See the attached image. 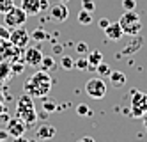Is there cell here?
Wrapping results in <instances>:
<instances>
[{"instance_id":"obj_33","label":"cell","mask_w":147,"mask_h":142,"mask_svg":"<svg viewBox=\"0 0 147 142\" xmlns=\"http://www.w3.org/2000/svg\"><path fill=\"white\" fill-rule=\"evenodd\" d=\"M7 137H9V133L5 132V130H0V142H4V140H7Z\"/></svg>"},{"instance_id":"obj_9","label":"cell","mask_w":147,"mask_h":142,"mask_svg":"<svg viewBox=\"0 0 147 142\" xmlns=\"http://www.w3.org/2000/svg\"><path fill=\"white\" fill-rule=\"evenodd\" d=\"M50 16L53 21H59V23H62V21H66L69 18V9L64 2H59L55 5L50 7Z\"/></svg>"},{"instance_id":"obj_39","label":"cell","mask_w":147,"mask_h":142,"mask_svg":"<svg viewBox=\"0 0 147 142\" xmlns=\"http://www.w3.org/2000/svg\"><path fill=\"white\" fill-rule=\"evenodd\" d=\"M4 142H5V140H4Z\"/></svg>"},{"instance_id":"obj_1","label":"cell","mask_w":147,"mask_h":142,"mask_svg":"<svg viewBox=\"0 0 147 142\" xmlns=\"http://www.w3.org/2000/svg\"><path fill=\"white\" fill-rule=\"evenodd\" d=\"M51 84H53L51 82V76L43 69V71L34 73L25 82L23 91H25V94L32 96V98H43V96H48V92L51 89Z\"/></svg>"},{"instance_id":"obj_20","label":"cell","mask_w":147,"mask_h":142,"mask_svg":"<svg viewBox=\"0 0 147 142\" xmlns=\"http://www.w3.org/2000/svg\"><path fill=\"white\" fill-rule=\"evenodd\" d=\"M75 68H78V69H82V71L89 69V60H87V55H80V57H76V60H75Z\"/></svg>"},{"instance_id":"obj_25","label":"cell","mask_w":147,"mask_h":142,"mask_svg":"<svg viewBox=\"0 0 147 142\" xmlns=\"http://www.w3.org/2000/svg\"><path fill=\"white\" fill-rule=\"evenodd\" d=\"M82 9L89 11V13H94L96 11V2L94 0H82Z\"/></svg>"},{"instance_id":"obj_12","label":"cell","mask_w":147,"mask_h":142,"mask_svg":"<svg viewBox=\"0 0 147 142\" xmlns=\"http://www.w3.org/2000/svg\"><path fill=\"white\" fill-rule=\"evenodd\" d=\"M55 133H57V128L51 126V124H41L36 130V135L39 140H50V139L55 137Z\"/></svg>"},{"instance_id":"obj_27","label":"cell","mask_w":147,"mask_h":142,"mask_svg":"<svg viewBox=\"0 0 147 142\" xmlns=\"http://www.w3.org/2000/svg\"><path fill=\"white\" fill-rule=\"evenodd\" d=\"M76 114H78V116H90L92 112H90V108H89L85 103H80V105L76 107Z\"/></svg>"},{"instance_id":"obj_11","label":"cell","mask_w":147,"mask_h":142,"mask_svg":"<svg viewBox=\"0 0 147 142\" xmlns=\"http://www.w3.org/2000/svg\"><path fill=\"white\" fill-rule=\"evenodd\" d=\"M105 30V36H107V39H110V41H119L122 36H124V32H122V29H121V23L119 21H115V23H112L110 21V25L107 27V29H103Z\"/></svg>"},{"instance_id":"obj_8","label":"cell","mask_w":147,"mask_h":142,"mask_svg":"<svg viewBox=\"0 0 147 142\" xmlns=\"http://www.w3.org/2000/svg\"><path fill=\"white\" fill-rule=\"evenodd\" d=\"M25 130H27V123L23 121V119H20L18 116L14 119H9V121H7V130H5V132L9 133V137L16 139L20 135H23Z\"/></svg>"},{"instance_id":"obj_3","label":"cell","mask_w":147,"mask_h":142,"mask_svg":"<svg viewBox=\"0 0 147 142\" xmlns=\"http://www.w3.org/2000/svg\"><path fill=\"white\" fill-rule=\"evenodd\" d=\"M121 23V29L124 34L128 36H138L140 30H142V21H140V14L136 13V11H126L122 14V18L119 20Z\"/></svg>"},{"instance_id":"obj_32","label":"cell","mask_w":147,"mask_h":142,"mask_svg":"<svg viewBox=\"0 0 147 142\" xmlns=\"http://www.w3.org/2000/svg\"><path fill=\"white\" fill-rule=\"evenodd\" d=\"M39 5H41V11H46L50 7V2L48 0H39Z\"/></svg>"},{"instance_id":"obj_34","label":"cell","mask_w":147,"mask_h":142,"mask_svg":"<svg viewBox=\"0 0 147 142\" xmlns=\"http://www.w3.org/2000/svg\"><path fill=\"white\" fill-rule=\"evenodd\" d=\"M53 53H62V46L57 43H53Z\"/></svg>"},{"instance_id":"obj_14","label":"cell","mask_w":147,"mask_h":142,"mask_svg":"<svg viewBox=\"0 0 147 142\" xmlns=\"http://www.w3.org/2000/svg\"><path fill=\"white\" fill-rule=\"evenodd\" d=\"M87 60H89V69H92V71H96V66L99 62H103V53L99 52V50H89V53H87Z\"/></svg>"},{"instance_id":"obj_31","label":"cell","mask_w":147,"mask_h":142,"mask_svg":"<svg viewBox=\"0 0 147 142\" xmlns=\"http://www.w3.org/2000/svg\"><path fill=\"white\" fill-rule=\"evenodd\" d=\"M98 25H99V29H107V27L110 25V21H108L107 18H101V20L98 21Z\"/></svg>"},{"instance_id":"obj_19","label":"cell","mask_w":147,"mask_h":142,"mask_svg":"<svg viewBox=\"0 0 147 142\" xmlns=\"http://www.w3.org/2000/svg\"><path fill=\"white\" fill-rule=\"evenodd\" d=\"M43 108H45V112H53L55 108H57V103L51 100V98L43 96Z\"/></svg>"},{"instance_id":"obj_5","label":"cell","mask_w":147,"mask_h":142,"mask_svg":"<svg viewBox=\"0 0 147 142\" xmlns=\"http://www.w3.org/2000/svg\"><path fill=\"white\" fill-rule=\"evenodd\" d=\"M131 116L133 117H144L147 114V94L142 91H131Z\"/></svg>"},{"instance_id":"obj_4","label":"cell","mask_w":147,"mask_h":142,"mask_svg":"<svg viewBox=\"0 0 147 142\" xmlns=\"http://www.w3.org/2000/svg\"><path fill=\"white\" fill-rule=\"evenodd\" d=\"M27 18H28V16H27V13H25L22 7L13 5V7L4 14V25H5L7 29H16V27L25 25Z\"/></svg>"},{"instance_id":"obj_35","label":"cell","mask_w":147,"mask_h":142,"mask_svg":"<svg viewBox=\"0 0 147 142\" xmlns=\"http://www.w3.org/2000/svg\"><path fill=\"white\" fill-rule=\"evenodd\" d=\"M78 142H96V140H94L92 137H82V139H80Z\"/></svg>"},{"instance_id":"obj_36","label":"cell","mask_w":147,"mask_h":142,"mask_svg":"<svg viewBox=\"0 0 147 142\" xmlns=\"http://www.w3.org/2000/svg\"><path fill=\"white\" fill-rule=\"evenodd\" d=\"M16 142H30V140H27L23 135H20V137H16Z\"/></svg>"},{"instance_id":"obj_6","label":"cell","mask_w":147,"mask_h":142,"mask_svg":"<svg viewBox=\"0 0 147 142\" xmlns=\"http://www.w3.org/2000/svg\"><path fill=\"white\" fill-rule=\"evenodd\" d=\"M85 92L92 98V100H101L107 94V84L101 78H90L85 84Z\"/></svg>"},{"instance_id":"obj_2","label":"cell","mask_w":147,"mask_h":142,"mask_svg":"<svg viewBox=\"0 0 147 142\" xmlns=\"http://www.w3.org/2000/svg\"><path fill=\"white\" fill-rule=\"evenodd\" d=\"M16 116L20 119L28 124H34L37 121V114H36V105H34V98L28 96V94H23L20 96L18 100V105H16Z\"/></svg>"},{"instance_id":"obj_16","label":"cell","mask_w":147,"mask_h":142,"mask_svg":"<svg viewBox=\"0 0 147 142\" xmlns=\"http://www.w3.org/2000/svg\"><path fill=\"white\" fill-rule=\"evenodd\" d=\"M30 37H32L34 41H37V43H43V41H46L50 36H48V32H46L43 27H37V29H34L32 34H30Z\"/></svg>"},{"instance_id":"obj_13","label":"cell","mask_w":147,"mask_h":142,"mask_svg":"<svg viewBox=\"0 0 147 142\" xmlns=\"http://www.w3.org/2000/svg\"><path fill=\"white\" fill-rule=\"evenodd\" d=\"M22 7L27 16H37L41 13V5H39V0H22Z\"/></svg>"},{"instance_id":"obj_22","label":"cell","mask_w":147,"mask_h":142,"mask_svg":"<svg viewBox=\"0 0 147 142\" xmlns=\"http://www.w3.org/2000/svg\"><path fill=\"white\" fill-rule=\"evenodd\" d=\"M39 66H43L45 71H46V69H51V68H55V60H53V57H45V55H43V60H41Z\"/></svg>"},{"instance_id":"obj_29","label":"cell","mask_w":147,"mask_h":142,"mask_svg":"<svg viewBox=\"0 0 147 142\" xmlns=\"http://www.w3.org/2000/svg\"><path fill=\"white\" fill-rule=\"evenodd\" d=\"M23 68H25V64H22V62H20V64H18V62H13V64H11V71H13L14 75H20V73L23 71Z\"/></svg>"},{"instance_id":"obj_28","label":"cell","mask_w":147,"mask_h":142,"mask_svg":"<svg viewBox=\"0 0 147 142\" xmlns=\"http://www.w3.org/2000/svg\"><path fill=\"white\" fill-rule=\"evenodd\" d=\"M122 9L124 11H133V9H136V0H122Z\"/></svg>"},{"instance_id":"obj_24","label":"cell","mask_w":147,"mask_h":142,"mask_svg":"<svg viewBox=\"0 0 147 142\" xmlns=\"http://www.w3.org/2000/svg\"><path fill=\"white\" fill-rule=\"evenodd\" d=\"M76 53L78 55H87L89 53V46H87V43L85 41H80V43H76Z\"/></svg>"},{"instance_id":"obj_37","label":"cell","mask_w":147,"mask_h":142,"mask_svg":"<svg viewBox=\"0 0 147 142\" xmlns=\"http://www.w3.org/2000/svg\"><path fill=\"white\" fill-rule=\"evenodd\" d=\"M144 126H145V130H147V114L144 116Z\"/></svg>"},{"instance_id":"obj_10","label":"cell","mask_w":147,"mask_h":142,"mask_svg":"<svg viewBox=\"0 0 147 142\" xmlns=\"http://www.w3.org/2000/svg\"><path fill=\"white\" fill-rule=\"evenodd\" d=\"M23 60H25V64H28V66L36 68V66L41 64V60H43V53H41V50L37 46H27Z\"/></svg>"},{"instance_id":"obj_30","label":"cell","mask_w":147,"mask_h":142,"mask_svg":"<svg viewBox=\"0 0 147 142\" xmlns=\"http://www.w3.org/2000/svg\"><path fill=\"white\" fill-rule=\"evenodd\" d=\"M9 34H11V29H7L5 25H0V39H9Z\"/></svg>"},{"instance_id":"obj_15","label":"cell","mask_w":147,"mask_h":142,"mask_svg":"<svg viewBox=\"0 0 147 142\" xmlns=\"http://www.w3.org/2000/svg\"><path fill=\"white\" fill-rule=\"evenodd\" d=\"M108 76H110V82H112L113 87H122V85H126V75L122 71H110Z\"/></svg>"},{"instance_id":"obj_7","label":"cell","mask_w":147,"mask_h":142,"mask_svg":"<svg viewBox=\"0 0 147 142\" xmlns=\"http://www.w3.org/2000/svg\"><path fill=\"white\" fill-rule=\"evenodd\" d=\"M9 41L20 50H23L28 46V41H30V34L27 32V29L22 27H16V29H11V34H9Z\"/></svg>"},{"instance_id":"obj_18","label":"cell","mask_w":147,"mask_h":142,"mask_svg":"<svg viewBox=\"0 0 147 142\" xmlns=\"http://www.w3.org/2000/svg\"><path fill=\"white\" fill-rule=\"evenodd\" d=\"M11 64L9 62H0V80H7L11 76Z\"/></svg>"},{"instance_id":"obj_26","label":"cell","mask_w":147,"mask_h":142,"mask_svg":"<svg viewBox=\"0 0 147 142\" xmlns=\"http://www.w3.org/2000/svg\"><path fill=\"white\" fill-rule=\"evenodd\" d=\"M96 71L99 73V75H110V66H108V64L107 62H99L98 64V66H96Z\"/></svg>"},{"instance_id":"obj_21","label":"cell","mask_w":147,"mask_h":142,"mask_svg":"<svg viewBox=\"0 0 147 142\" xmlns=\"http://www.w3.org/2000/svg\"><path fill=\"white\" fill-rule=\"evenodd\" d=\"M60 68H64V69H73L75 68V60H73V57L62 55L60 57Z\"/></svg>"},{"instance_id":"obj_23","label":"cell","mask_w":147,"mask_h":142,"mask_svg":"<svg viewBox=\"0 0 147 142\" xmlns=\"http://www.w3.org/2000/svg\"><path fill=\"white\" fill-rule=\"evenodd\" d=\"M14 5V0H0V14H5Z\"/></svg>"},{"instance_id":"obj_38","label":"cell","mask_w":147,"mask_h":142,"mask_svg":"<svg viewBox=\"0 0 147 142\" xmlns=\"http://www.w3.org/2000/svg\"><path fill=\"white\" fill-rule=\"evenodd\" d=\"M60 2H64V4H67V2H69V0H60Z\"/></svg>"},{"instance_id":"obj_17","label":"cell","mask_w":147,"mask_h":142,"mask_svg":"<svg viewBox=\"0 0 147 142\" xmlns=\"http://www.w3.org/2000/svg\"><path fill=\"white\" fill-rule=\"evenodd\" d=\"M78 23L80 25H90L92 23V13H89V11L82 9L78 13Z\"/></svg>"}]
</instances>
